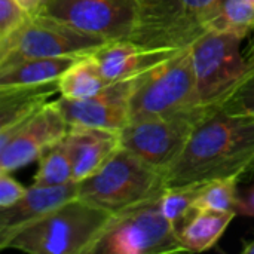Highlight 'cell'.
Wrapping results in <instances>:
<instances>
[{
  "label": "cell",
  "mask_w": 254,
  "mask_h": 254,
  "mask_svg": "<svg viewBox=\"0 0 254 254\" xmlns=\"http://www.w3.org/2000/svg\"><path fill=\"white\" fill-rule=\"evenodd\" d=\"M254 171V115L223 107L207 115L165 173V189L247 176Z\"/></svg>",
  "instance_id": "cell-1"
},
{
  "label": "cell",
  "mask_w": 254,
  "mask_h": 254,
  "mask_svg": "<svg viewBox=\"0 0 254 254\" xmlns=\"http://www.w3.org/2000/svg\"><path fill=\"white\" fill-rule=\"evenodd\" d=\"M113 213L77 196L0 243L31 254H89Z\"/></svg>",
  "instance_id": "cell-2"
},
{
  "label": "cell",
  "mask_w": 254,
  "mask_h": 254,
  "mask_svg": "<svg viewBox=\"0 0 254 254\" xmlns=\"http://www.w3.org/2000/svg\"><path fill=\"white\" fill-rule=\"evenodd\" d=\"M199 104L190 48L177 51L132 77L131 121L174 115Z\"/></svg>",
  "instance_id": "cell-3"
},
{
  "label": "cell",
  "mask_w": 254,
  "mask_h": 254,
  "mask_svg": "<svg viewBox=\"0 0 254 254\" xmlns=\"http://www.w3.org/2000/svg\"><path fill=\"white\" fill-rule=\"evenodd\" d=\"M79 183L80 198L113 214L149 202L165 192L164 174L122 146L100 171Z\"/></svg>",
  "instance_id": "cell-4"
},
{
  "label": "cell",
  "mask_w": 254,
  "mask_h": 254,
  "mask_svg": "<svg viewBox=\"0 0 254 254\" xmlns=\"http://www.w3.org/2000/svg\"><path fill=\"white\" fill-rule=\"evenodd\" d=\"M213 0H137L135 22L128 40L146 51L189 49L205 28Z\"/></svg>",
  "instance_id": "cell-5"
},
{
  "label": "cell",
  "mask_w": 254,
  "mask_h": 254,
  "mask_svg": "<svg viewBox=\"0 0 254 254\" xmlns=\"http://www.w3.org/2000/svg\"><path fill=\"white\" fill-rule=\"evenodd\" d=\"M161 196L113 214L89 254H168L185 252L174 225L162 213Z\"/></svg>",
  "instance_id": "cell-6"
},
{
  "label": "cell",
  "mask_w": 254,
  "mask_h": 254,
  "mask_svg": "<svg viewBox=\"0 0 254 254\" xmlns=\"http://www.w3.org/2000/svg\"><path fill=\"white\" fill-rule=\"evenodd\" d=\"M217 106H196L174 115L131 121L121 131L122 147L150 167L165 173L185 150L199 122Z\"/></svg>",
  "instance_id": "cell-7"
},
{
  "label": "cell",
  "mask_w": 254,
  "mask_h": 254,
  "mask_svg": "<svg viewBox=\"0 0 254 254\" xmlns=\"http://www.w3.org/2000/svg\"><path fill=\"white\" fill-rule=\"evenodd\" d=\"M243 40L232 33L208 31L190 46L201 106L220 107L246 76L250 63L241 51Z\"/></svg>",
  "instance_id": "cell-8"
},
{
  "label": "cell",
  "mask_w": 254,
  "mask_h": 254,
  "mask_svg": "<svg viewBox=\"0 0 254 254\" xmlns=\"http://www.w3.org/2000/svg\"><path fill=\"white\" fill-rule=\"evenodd\" d=\"M106 42L51 18L34 15L0 40V67L27 58L82 57L92 54Z\"/></svg>",
  "instance_id": "cell-9"
},
{
  "label": "cell",
  "mask_w": 254,
  "mask_h": 254,
  "mask_svg": "<svg viewBox=\"0 0 254 254\" xmlns=\"http://www.w3.org/2000/svg\"><path fill=\"white\" fill-rule=\"evenodd\" d=\"M135 12L137 0H43L36 15L110 42L129 39Z\"/></svg>",
  "instance_id": "cell-10"
},
{
  "label": "cell",
  "mask_w": 254,
  "mask_h": 254,
  "mask_svg": "<svg viewBox=\"0 0 254 254\" xmlns=\"http://www.w3.org/2000/svg\"><path fill=\"white\" fill-rule=\"evenodd\" d=\"M70 127L55 101H48L21 124L0 131V170L16 171L61 141Z\"/></svg>",
  "instance_id": "cell-11"
},
{
  "label": "cell",
  "mask_w": 254,
  "mask_h": 254,
  "mask_svg": "<svg viewBox=\"0 0 254 254\" xmlns=\"http://www.w3.org/2000/svg\"><path fill=\"white\" fill-rule=\"evenodd\" d=\"M132 77L109 83L101 92L85 100H55L68 127L122 131L129 122V92Z\"/></svg>",
  "instance_id": "cell-12"
},
{
  "label": "cell",
  "mask_w": 254,
  "mask_h": 254,
  "mask_svg": "<svg viewBox=\"0 0 254 254\" xmlns=\"http://www.w3.org/2000/svg\"><path fill=\"white\" fill-rule=\"evenodd\" d=\"M79 188V182H70L60 186L31 185L27 188L25 195L19 201L0 210V243L48 216L63 204L77 198Z\"/></svg>",
  "instance_id": "cell-13"
},
{
  "label": "cell",
  "mask_w": 254,
  "mask_h": 254,
  "mask_svg": "<svg viewBox=\"0 0 254 254\" xmlns=\"http://www.w3.org/2000/svg\"><path fill=\"white\" fill-rule=\"evenodd\" d=\"M64 143L71 159L74 182L94 176L122 146L121 131L88 127H70Z\"/></svg>",
  "instance_id": "cell-14"
},
{
  "label": "cell",
  "mask_w": 254,
  "mask_h": 254,
  "mask_svg": "<svg viewBox=\"0 0 254 254\" xmlns=\"http://www.w3.org/2000/svg\"><path fill=\"white\" fill-rule=\"evenodd\" d=\"M174 52L167 51H146L134 42L110 40L97 48L92 57L97 60L103 76L109 83L131 79L152 65L168 58Z\"/></svg>",
  "instance_id": "cell-15"
},
{
  "label": "cell",
  "mask_w": 254,
  "mask_h": 254,
  "mask_svg": "<svg viewBox=\"0 0 254 254\" xmlns=\"http://www.w3.org/2000/svg\"><path fill=\"white\" fill-rule=\"evenodd\" d=\"M55 92H60L58 80L33 86L0 88V131L33 116Z\"/></svg>",
  "instance_id": "cell-16"
},
{
  "label": "cell",
  "mask_w": 254,
  "mask_h": 254,
  "mask_svg": "<svg viewBox=\"0 0 254 254\" xmlns=\"http://www.w3.org/2000/svg\"><path fill=\"white\" fill-rule=\"evenodd\" d=\"M237 213H222L213 210H198L186 219L177 229L179 241L185 252H207L213 249L226 232Z\"/></svg>",
  "instance_id": "cell-17"
},
{
  "label": "cell",
  "mask_w": 254,
  "mask_h": 254,
  "mask_svg": "<svg viewBox=\"0 0 254 254\" xmlns=\"http://www.w3.org/2000/svg\"><path fill=\"white\" fill-rule=\"evenodd\" d=\"M77 58L80 57L27 58L0 67V88L33 86L57 82Z\"/></svg>",
  "instance_id": "cell-18"
},
{
  "label": "cell",
  "mask_w": 254,
  "mask_h": 254,
  "mask_svg": "<svg viewBox=\"0 0 254 254\" xmlns=\"http://www.w3.org/2000/svg\"><path fill=\"white\" fill-rule=\"evenodd\" d=\"M109 82L92 57V54L77 58L58 79L60 97L67 100H85L101 92Z\"/></svg>",
  "instance_id": "cell-19"
},
{
  "label": "cell",
  "mask_w": 254,
  "mask_h": 254,
  "mask_svg": "<svg viewBox=\"0 0 254 254\" xmlns=\"http://www.w3.org/2000/svg\"><path fill=\"white\" fill-rule=\"evenodd\" d=\"M205 28L246 39L254 31V3L252 0H213L205 12Z\"/></svg>",
  "instance_id": "cell-20"
},
{
  "label": "cell",
  "mask_w": 254,
  "mask_h": 254,
  "mask_svg": "<svg viewBox=\"0 0 254 254\" xmlns=\"http://www.w3.org/2000/svg\"><path fill=\"white\" fill-rule=\"evenodd\" d=\"M74 182L71 159L64 138L51 146L39 158V170L33 179L37 186H60Z\"/></svg>",
  "instance_id": "cell-21"
},
{
  "label": "cell",
  "mask_w": 254,
  "mask_h": 254,
  "mask_svg": "<svg viewBox=\"0 0 254 254\" xmlns=\"http://www.w3.org/2000/svg\"><path fill=\"white\" fill-rule=\"evenodd\" d=\"M238 182V177H228L204 183L199 196L195 202V208L222 213H237L240 202Z\"/></svg>",
  "instance_id": "cell-22"
},
{
  "label": "cell",
  "mask_w": 254,
  "mask_h": 254,
  "mask_svg": "<svg viewBox=\"0 0 254 254\" xmlns=\"http://www.w3.org/2000/svg\"><path fill=\"white\" fill-rule=\"evenodd\" d=\"M204 183L165 189L161 196V208L165 217L174 225L176 231L195 211V202Z\"/></svg>",
  "instance_id": "cell-23"
},
{
  "label": "cell",
  "mask_w": 254,
  "mask_h": 254,
  "mask_svg": "<svg viewBox=\"0 0 254 254\" xmlns=\"http://www.w3.org/2000/svg\"><path fill=\"white\" fill-rule=\"evenodd\" d=\"M249 63L250 67L246 76L220 106L231 113L254 115V58L249 60Z\"/></svg>",
  "instance_id": "cell-24"
},
{
  "label": "cell",
  "mask_w": 254,
  "mask_h": 254,
  "mask_svg": "<svg viewBox=\"0 0 254 254\" xmlns=\"http://www.w3.org/2000/svg\"><path fill=\"white\" fill-rule=\"evenodd\" d=\"M30 16L15 0H0V40L16 31Z\"/></svg>",
  "instance_id": "cell-25"
},
{
  "label": "cell",
  "mask_w": 254,
  "mask_h": 254,
  "mask_svg": "<svg viewBox=\"0 0 254 254\" xmlns=\"http://www.w3.org/2000/svg\"><path fill=\"white\" fill-rule=\"evenodd\" d=\"M27 192V188L19 185L9 171L0 170V210L19 201Z\"/></svg>",
  "instance_id": "cell-26"
},
{
  "label": "cell",
  "mask_w": 254,
  "mask_h": 254,
  "mask_svg": "<svg viewBox=\"0 0 254 254\" xmlns=\"http://www.w3.org/2000/svg\"><path fill=\"white\" fill-rule=\"evenodd\" d=\"M237 213L241 216H247V217H253L254 219V186L250 190L246 192L244 196L240 198Z\"/></svg>",
  "instance_id": "cell-27"
},
{
  "label": "cell",
  "mask_w": 254,
  "mask_h": 254,
  "mask_svg": "<svg viewBox=\"0 0 254 254\" xmlns=\"http://www.w3.org/2000/svg\"><path fill=\"white\" fill-rule=\"evenodd\" d=\"M15 1L31 16H34L39 12L40 6L43 3V0H15Z\"/></svg>",
  "instance_id": "cell-28"
},
{
  "label": "cell",
  "mask_w": 254,
  "mask_h": 254,
  "mask_svg": "<svg viewBox=\"0 0 254 254\" xmlns=\"http://www.w3.org/2000/svg\"><path fill=\"white\" fill-rule=\"evenodd\" d=\"M246 58L247 60H252L254 58V31L252 33V39H250V42H249V46L246 48Z\"/></svg>",
  "instance_id": "cell-29"
},
{
  "label": "cell",
  "mask_w": 254,
  "mask_h": 254,
  "mask_svg": "<svg viewBox=\"0 0 254 254\" xmlns=\"http://www.w3.org/2000/svg\"><path fill=\"white\" fill-rule=\"evenodd\" d=\"M241 252L244 254H254V238L250 240V241H247V243H244Z\"/></svg>",
  "instance_id": "cell-30"
},
{
  "label": "cell",
  "mask_w": 254,
  "mask_h": 254,
  "mask_svg": "<svg viewBox=\"0 0 254 254\" xmlns=\"http://www.w3.org/2000/svg\"><path fill=\"white\" fill-rule=\"evenodd\" d=\"M252 1H253V3H254V0H252Z\"/></svg>",
  "instance_id": "cell-31"
}]
</instances>
